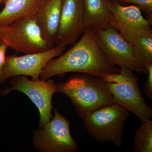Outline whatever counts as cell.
I'll list each match as a JSON object with an SVG mask.
<instances>
[{"label":"cell","mask_w":152,"mask_h":152,"mask_svg":"<svg viewBox=\"0 0 152 152\" xmlns=\"http://www.w3.org/2000/svg\"><path fill=\"white\" fill-rule=\"evenodd\" d=\"M96 29L88 27L80 40L57 58L50 60L43 69L40 80L69 72H80L102 77L117 73L120 69L106 58L99 48L95 37Z\"/></svg>","instance_id":"1"},{"label":"cell","mask_w":152,"mask_h":152,"mask_svg":"<svg viewBox=\"0 0 152 152\" xmlns=\"http://www.w3.org/2000/svg\"><path fill=\"white\" fill-rule=\"evenodd\" d=\"M57 93L65 94L70 99L78 115L83 120L91 112L115 103L102 77L90 74L77 75L60 83L57 85Z\"/></svg>","instance_id":"2"},{"label":"cell","mask_w":152,"mask_h":152,"mask_svg":"<svg viewBox=\"0 0 152 152\" xmlns=\"http://www.w3.org/2000/svg\"><path fill=\"white\" fill-rule=\"evenodd\" d=\"M133 72L121 68L119 72L102 78L115 103L134 114L143 122L152 118V109L145 102L139 88V78Z\"/></svg>","instance_id":"3"},{"label":"cell","mask_w":152,"mask_h":152,"mask_svg":"<svg viewBox=\"0 0 152 152\" xmlns=\"http://www.w3.org/2000/svg\"><path fill=\"white\" fill-rule=\"evenodd\" d=\"M129 115V111L113 103L88 114L84 124L88 134L98 141L112 142L116 146L121 147L125 123Z\"/></svg>","instance_id":"4"},{"label":"cell","mask_w":152,"mask_h":152,"mask_svg":"<svg viewBox=\"0 0 152 152\" xmlns=\"http://www.w3.org/2000/svg\"><path fill=\"white\" fill-rule=\"evenodd\" d=\"M0 39L8 48L18 53H40L52 48L44 39L34 18L20 20L7 27L0 34Z\"/></svg>","instance_id":"5"},{"label":"cell","mask_w":152,"mask_h":152,"mask_svg":"<svg viewBox=\"0 0 152 152\" xmlns=\"http://www.w3.org/2000/svg\"><path fill=\"white\" fill-rule=\"evenodd\" d=\"M10 83L12 86L2 90L1 94L7 95L17 90L26 95L38 108L40 115L39 124L43 127L52 117V97L57 93V84L54 81L30 80L26 76L20 75L10 78Z\"/></svg>","instance_id":"6"},{"label":"cell","mask_w":152,"mask_h":152,"mask_svg":"<svg viewBox=\"0 0 152 152\" xmlns=\"http://www.w3.org/2000/svg\"><path fill=\"white\" fill-rule=\"evenodd\" d=\"M33 144L45 152H73L77 149L71 135L69 123L56 110L53 118L35 131Z\"/></svg>","instance_id":"7"},{"label":"cell","mask_w":152,"mask_h":152,"mask_svg":"<svg viewBox=\"0 0 152 152\" xmlns=\"http://www.w3.org/2000/svg\"><path fill=\"white\" fill-rule=\"evenodd\" d=\"M65 47L59 45L45 51L21 56L13 55L6 57L5 62L1 69L0 84L17 76H29L33 80H39L40 75L47 64L55 57L62 54Z\"/></svg>","instance_id":"8"},{"label":"cell","mask_w":152,"mask_h":152,"mask_svg":"<svg viewBox=\"0 0 152 152\" xmlns=\"http://www.w3.org/2000/svg\"><path fill=\"white\" fill-rule=\"evenodd\" d=\"M108 4L114 18L112 27L128 42L132 44L136 38L152 34L151 22L144 18L138 6L124 7L113 0H109Z\"/></svg>","instance_id":"9"},{"label":"cell","mask_w":152,"mask_h":152,"mask_svg":"<svg viewBox=\"0 0 152 152\" xmlns=\"http://www.w3.org/2000/svg\"><path fill=\"white\" fill-rule=\"evenodd\" d=\"M95 37L99 48L111 64L120 69L134 70L132 45L117 30L113 27L104 30L96 29Z\"/></svg>","instance_id":"10"},{"label":"cell","mask_w":152,"mask_h":152,"mask_svg":"<svg viewBox=\"0 0 152 152\" xmlns=\"http://www.w3.org/2000/svg\"><path fill=\"white\" fill-rule=\"evenodd\" d=\"M86 29L83 0H62L55 44L66 46L75 43Z\"/></svg>","instance_id":"11"},{"label":"cell","mask_w":152,"mask_h":152,"mask_svg":"<svg viewBox=\"0 0 152 152\" xmlns=\"http://www.w3.org/2000/svg\"><path fill=\"white\" fill-rule=\"evenodd\" d=\"M62 0H43L34 17L42 35L52 48L56 38Z\"/></svg>","instance_id":"12"},{"label":"cell","mask_w":152,"mask_h":152,"mask_svg":"<svg viewBox=\"0 0 152 152\" xmlns=\"http://www.w3.org/2000/svg\"><path fill=\"white\" fill-rule=\"evenodd\" d=\"M43 0H6L0 12V26H8L23 19L34 18Z\"/></svg>","instance_id":"13"},{"label":"cell","mask_w":152,"mask_h":152,"mask_svg":"<svg viewBox=\"0 0 152 152\" xmlns=\"http://www.w3.org/2000/svg\"><path fill=\"white\" fill-rule=\"evenodd\" d=\"M109 0H83L86 28L106 29L112 27L114 18L109 7Z\"/></svg>","instance_id":"14"},{"label":"cell","mask_w":152,"mask_h":152,"mask_svg":"<svg viewBox=\"0 0 152 152\" xmlns=\"http://www.w3.org/2000/svg\"><path fill=\"white\" fill-rule=\"evenodd\" d=\"M134 58V70L147 75L146 66L152 64V34L136 38L132 43Z\"/></svg>","instance_id":"15"},{"label":"cell","mask_w":152,"mask_h":152,"mask_svg":"<svg viewBox=\"0 0 152 152\" xmlns=\"http://www.w3.org/2000/svg\"><path fill=\"white\" fill-rule=\"evenodd\" d=\"M136 131L134 140V152H152V121L147 120Z\"/></svg>","instance_id":"16"},{"label":"cell","mask_w":152,"mask_h":152,"mask_svg":"<svg viewBox=\"0 0 152 152\" xmlns=\"http://www.w3.org/2000/svg\"><path fill=\"white\" fill-rule=\"evenodd\" d=\"M131 3L138 6L148 15L152 22V0H120V3Z\"/></svg>","instance_id":"17"},{"label":"cell","mask_w":152,"mask_h":152,"mask_svg":"<svg viewBox=\"0 0 152 152\" xmlns=\"http://www.w3.org/2000/svg\"><path fill=\"white\" fill-rule=\"evenodd\" d=\"M148 77L143 86L145 94L149 99H152V64H149L146 66Z\"/></svg>","instance_id":"18"},{"label":"cell","mask_w":152,"mask_h":152,"mask_svg":"<svg viewBox=\"0 0 152 152\" xmlns=\"http://www.w3.org/2000/svg\"><path fill=\"white\" fill-rule=\"evenodd\" d=\"M8 48L7 45L4 41L0 39V68L1 69L5 62L6 52Z\"/></svg>","instance_id":"19"},{"label":"cell","mask_w":152,"mask_h":152,"mask_svg":"<svg viewBox=\"0 0 152 152\" xmlns=\"http://www.w3.org/2000/svg\"><path fill=\"white\" fill-rule=\"evenodd\" d=\"M7 26H0V34L4 31L7 27Z\"/></svg>","instance_id":"20"},{"label":"cell","mask_w":152,"mask_h":152,"mask_svg":"<svg viewBox=\"0 0 152 152\" xmlns=\"http://www.w3.org/2000/svg\"><path fill=\"white\" fill-rule=\"evenodd\" d=\"M6 1V0H0V4L3 3H4Z\"/></svg>","instance_id":"21"},{"label":"cell","mask_w":152,"mask_h":152,"mask_svg":"<svg viewBox=\"0 0 152 152\" xmlns=\"http://www.w3.org/2000/svg\"><path fill=\"white\" fill-rule=\"evenodd\" d=\"M113 1H116L119 2L120 3V0H113Z\"/></svg>","instance_id":"22"},{"label":"cell","mask_w":152,"mask_h":152,"mask_svg":"<svg viewBox=\"0 0 152 152\" xmlns=\"http://www.w3.org/2000/svg\"><path fill=\"white\" fill-rule=\"evenodd\" d=\"M1 73V69L0 68V74Z\"/></svg>","instance_id":"23"}]
</instances>
